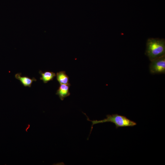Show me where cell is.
Masks as SVG:
<instances>
[{
    "instance_id": "6da1fadb",
    "label": "cell",
    "mask_w": 165,
    "mask_h": 165,
    "mask_svg": "<svg viewBox=\"0 0 165 165\" xmlns=\"http://www.w3.org/2000/svg\"><path fill=\"white\" fill-rule=\"evenodd\" d=\"M145 54L150 61L165 55L164 39L149 38L146 42Z\"/></svg>"
},
{
    "instance_id": "7a4b0ae2",
    "label": "cell",
    "mask_w": 165,
    "mask_h": 165,
    "mask_svg": "<svg viewBox=\"0 0 165 165\" xmlns=\"http://www.w3.org/2000/svg\"><path fill=\"white\" fill-rule=\"evenodd\" d=\"M83 113L86 116L87 120L91 122L92 123L90 134L93 129V125L99 123L111 122L115 125L116 129L119 127H134L137 125V123L135 122L128 119L126 116L119 115L117 114L111 115H108L106 116V118L102 120H91L90 119L85 113Z\"/></svg>"
},
{
    "instance_id": "3957f363",
    "label": "cell",
    "mask_w": 165,
    "mask_h": 165,
    "mask_svg": "<svg viewBox=\"0 0 165 165\" xmlns=\"http://www.w3.org/2000/svg\"><path fill=\"white\" fill-rule=\"evenodd\" d=\"M151 61L149 68L151 73H165V55L155 58Z\"/></svg>"
},
{
    "instance_id": "277c9868",
    "label": "cell",
    "mask_w": 165,
    "mask_h": 165,
    "mask_svg": "<svg viewBox=\"0 0 165 165\" xmlns=\"http://www.w3.org/2000/svg\"><path fill=\"white\" fill-rule=\"evenodd\" d=\"M70 84H60L57 91L56 94L59 97L61 100L63 101L65 97L70 95L69 88Z\"/></svg>"
},
{
    "instance_id": "5b68a950",
    "label": "cell",
    "mask_w": 165,
    "mask_h": 165,
    "mask_svg": "<svg viewBox=\"0 0 165 165\" xmlns=\"http://www.w3.org/2000/svg\"><path fill=\"white\" fill-rule=\"evenodd\" d=\"M21 73H17L15 75V78L19 80L25 87H31L33 81H36V79L33 77L31 79L26 76H21Z\"/></svg>"
},
{
    "instance_id": "8992f818",
    "label": "cell",
    "mask_w": 165,
    "mask_h": 165,
    "mask_svg": "<svg viewBox=\"0 0 165 165\" xmlns=\"http://www.w3.org/2000/svg\"><path fill=\"white\" fill-rule=\"evenodd\" d=\"M57 80L60 84H70L69 77L65 71H60L56 74Z\"/></svg>"
},
{
    "instance_id": "52a82bcc",
    "label": "cell",
    "mask_w": 165,
    "mask_h": 165,
    "mask_svg": "<svg viewBox=\"0 0 165 165\" xmlns=\"http://www.w3.org/2000/svg\"><path fill=\"white\" fill-rule=\"evenodd\" d=\"M39 73L41 75L40 80H42L45 83L53 80L56 76V74L52 72L46 71L42 72L41 71H40Z\"/></svg>"
}]
</instances>
